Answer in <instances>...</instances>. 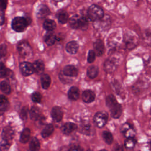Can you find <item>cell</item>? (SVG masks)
<instances>
[{
	"instance_id": "cell-1",
	"label": "cell",
	"mask_w": 151,
	"mask_h": 151,
	"mask_svg": "<svg viewBox=\"0 0 151 151\" xmlns=\"http://www.w3.org/2000/svg\"><path fill=\"white\" fill-rule=\"evenodd\" d=\"M106 105L109 108L111 116L114 119H118L122 114V108L121 105L117 103L115 97L112 95H109L106 99Z\"/></svg>"
},
{
	"instance_id": "cell-2",
	"label": "cell",
	"mask_w": 151,
	"mask_h": 151,
	"mask_svg": "<svg viewBox=\"0 0 151 151\" xmlns=\"http://www.w3.org/2000/svg\"><path fill=\"white\" fill-rule=\"evenodd\" d=\"M89 19L87 17H80L78 15H73L69 20L70 25L74 29L85 30L87 28Z\"/></svg>"
},
{
	"instance_id": "cell-3",
	"label": "cell",
	"mask_w": 151,
	"mask_h": 151,
	"mask_svg": "<svg viewBox=\"0 0 151 151\" xmlns=\"http://www.w3.org/2000/svg\"><path fill=\"white\" fill-rule=\"evenodd\" d=\"M103 16L104 11L100 6L93 4L88 8L87 12V17L89 21H96L103 18Z\"/></svg>"
},
{
	"instance_id": "cell-4",
	"label": "cell",
	"mask_w": 151,
	"mask_h": 151,
	"mask_svg": "<svg viewBox=\"0 0 151 151\" xmlns=\"http://www.w3.org/2000/svg\"><path fill=\"white\" fill-rule=\"evenodd\" d=\"M30 20L25 17H15L11 24L12 28L17 32L23 31L29 24Z\"/></svg>"
},
{
	"instance_id": "cell-5",
	"label": "cell",
	"mask_w": 151,
	"mask_h": 151,
	"mask_svg": "<svg viewBox=\"0 0 151 151\" xmlns=\"http://www.w3.org/2000/svg\"><path fill=\"white\" fill-rule=\"evenodd\" d=\"M108 120V114L105 111H101L96 113L94 116V123L98 127H103Z\"/></svg>"
},
{
	"instance_id": "cell-6",
	"label": "cell",
	"mask_w": 151,
	"mask_h": 151,
	"mask_svg": "<svg viewBox=\"0 0 151 151\" xmlns=\"http://www.w3.org/2000/svg\"><path fill=\"white\" fill-rule=\"evenodd\" d=\"M18 50L24 58H29L32 54V48L27 42H21L18 45Z\"/></svg>"
},
{
	"instance_id": "cell-7",
	"label": "cell",
	"mask_w": 151,
	"mask_h": 151,
	"mask_svg": "<svg viewBox=\"0 0 151 151\" xmlns=\"http://www.w3.org/2000/svg\"><path fill=\"white\" fill-rule=\"evenodd\" d=\"M21 73L24 76H28L32 74L34 71L33 65L28 62H23L20 64L19 66Z\"/></svg>"
},
{
	"instance_id": "cell-8",
	"label": "cell",
	"mask_w": 151,
	"mask_h": 151,
	"mask_svg": "<svg viewBox=\"0 0 151 151\" xmlns=\"http://www.w3.org/2000/svg\"><path fill=\"white\" fill-rule=\"evenodd\" d=\"M94 26L97 29H104L108 27L110 24V19L109 16L104 17L103 16V18L101 19L94 21Z\"/></svg>"
},
{
	"instance_id": "cell-9",
	"label": "cell",
	"mask_w": 151,
	"mask_h": 151,
	"mask_svg": "<svg viewBox=\"0 0 151 151\" xmlns=\"http://www.w3.org/2000/svg\"><path fill=\"white\" fill-rule=\"evenodd\" d=\"M50 14V11L48 7L44 5L41 4L38 5L36 10V15L38 18H43L48 16Z\"/></svg>"
},
{
	"instance_id": "cell-10",
	"label": "cell",
	"mask_w": 151,
	"mask_h": 151,
	"mask_svg": "<svg viewBox=\"0 0 151 151\" xmlns=\"http://www.w3.org/2000/svg\"><path fill=\"white\" fill-rule=\"evenodd\" d=\"M14 136V130L12 127L10 126L5 127L2 132V137L3 140L6 141L11 140Z\"/></svg>"
},
{
	"instance_id": "cell-11",
	"label": "cell",
	"mask_w": 151,
	"mask_h": 151,
	"mask_svg": "<svg viewBox=\"0 0 151 151\" xmlns=\"http://www.w3.org/2000/svg\"><path fill=\"white\" fill-rule=\"evenodd\" d=\"M51 117L55 122H60L63 116V112L59 107H54L51 110Z\"/></svg>"
},
{
	"instance_id": "cell-12",
	"label": "cell",
	"mask_w": 151,
	"mask_h": 151,
	"mask_svg": "<svg viewBox=\"0 0 151 151\" xmlns=\"http://www.w3.org/2000/svg\"><path fill=\"white\" fill-rule=\"evenodd\" d=\"M122 132L127 138L133 137L134 135V132L133 128L129 123H126L124 124L122 127Z\"/></svg>"
},
{
	"instance_id": "cell-13",
	"label": "cell",
	"mask_w": 151,
	"mask_h": 151,
	"mask_svg": "<svg viewBox=\"0 0 151 151\" xmlns=\"http://www.w3.org/2000/svg\"><path fill=\"white\" fill-rule=\"evenodd\" d=\"M94 52L97 56H101L104 52V45L103 41L100 40H96L94 43Z\"/></svg>"
},
{
	"instance_id": "cell-14",
	"label": "cell",
	"mask_w": 151,
	"mask_h": 151,
	"mask_svg": "<svg viewBox=\"0 0 151 151\" xmlns=\"http://www.w3.org/2000/svg\"><path fill=\"white\" fill-rule=\"evenodd\" d=\"M82 99L85 103H91L95 99V94L90 90H86L83 93Z\"/></svg>"
},
{
	"instance_id": "cell-15",
	"label": "cell",
	"mask_w": 151,
	"mask_h": 151,
	"mask_svg": "<svg viewBox=\"0 0 151 151\" xmlns=\"http://www.w3.org/2000/svg\"><path fill=\"white\" fill-rule=\"evenodd\" d=\"M116 67L115 61L112 60H107L104 63V70L108 73H113L116 69Z\"/></svg>"
},
{
	"instance_id": "cell-16",
	"label": "cell",
	"mask_w": 151,
	"mask_h": 151,
	"mask_svg": "<svg viewBox=\"0 0 151 151\" xmlns=\"http://www.w3.org/2000/svg\"><path fill=\"white\" fill-rule=\"evenodd\" d=\"M63 73L68 77H76L78 74V70L74 66L69 65L64 68Z\"/></svg>"
},
{
	"instance_id": "cell-17",
	"label": "cell",
	"mask_w": 151,
	"mask_h": 151,
	"mask_svg": "<svg viewBox=\"0 0 151 151\" xmlns=\"http://www.w3.org/2000/svg\"><path fill=\"white\" fill-rule=\"evenodd\" d=\"M77 129V126L73 123L68 122L65 123L62 126V131L64 134H68L72 133L73 131H74Z\"/></svg>"
},
{
	"instance_id": "cell-18",
	"label": "cell",
	"mask_w": 151,
	"mask_h": 151,
	"mask_svg": "<svg viewBox=\"0 0 151 151\" xmlns=\"http://www.w3.org/2000/svg\"><path fill=\"white\" fill-rule=\"evenodd\" d=\"M78 49V44L75 41H71L66 45V50L70 54H76Z\"/></svg>"
},
{
	"instance_id": "cell-19",
	"label": "cell",
	"mask_w": 151,
	"mask_h": 151,
	"mask_svg": "<svg viewBox=\"0 0 151 151\" xmlns=\"http://www.w3.org/2000/svg\"><path fill=\"white\" fill-rule=\"evenodd\" d=\"M44 40L48 45H52L57 40V36L53 32L50 31L45 35Z\"/></svg>"
},
{
	"instance_id": "cell-20",
	"label": "cell",
	"mask_w": 151,
	"mask_h": 151,
	"mask_svg": "<svg viewBox=\"0 0 151 151\" xmlns=\"http://www.w3.org/2000/svg\"><path fill=\"white\" fill-rule=\"evenodd\" d=\"M33 65L34 71L37 74H41L44 70V64L41 60H37L35 61Z\"/></svg>"
},
{
	"instance_id": "cell-21",
	"label": "cell",
	"mask_w": 151,
	"mask_h": 151,
	"mask_svg": "<svg viewBox=\"0 0 151 151\" xmlns=\"http://www.w3.org/2000/svg\"><path fill=\"white\" fill-rule=\"evenodd\" d=\"M68 97L71 100H76L79 97V91L77 87H72L68 92Z\"/></svg>"
},
{
	"instance_id": "cell-22",
	"label": "cell",
	"mask_w": 151,
	"mask_h": 151,
	"mask_svg": "<svg viewBox=\"0 0 151 151\" xmlns=\"http://www.w3.org/2000/svg\"><path fill=\"white\" fill-rule=\"evenodd\" d=\"M43 27L48 31H52L56 27V24L53 20L47 19L44 22Z\"/></svg>"
},
{
	"instance_id": "cell-23",
	"label": "cell",
	"mask_w": 151,
	"mask_h": 151,
	"mask_svg": "<svg viewBox=\"0 0 151 151\" xmlns=\"http://www.w3.org/2000/svg\"><path fill=\"white\" fill-rule=\"evenodd\" d=\"M57 18L61 24H65L68 21V14L65 11H60L57 14Z\"/></svg>"
},
{
	"instance_id": "cell-24",
	"label": "cell",
	"mask_w": 151,
	"mask_h": 151,
	"mask_svg": "<svg viewBox=\"0 0 151 151\" xmlns=\"http://www.w3.org/2000/svg\"><path fill=\"white\" fill-rule=\"evenodd\" d=\"M41 82L42 88L44 89H47L51 84V78L50 76L47 74L42 75L41 77Z\"/></svg>"
},
{
	"instance_id": "cell-25",
	"label": "cell",
	"mask_w": 151,
	"mask_h": 151,
	"mask_svg": "<svg viewBox=\"0 0 151 151\" xmlns=\"http://www.w3.org/2000/svg\"><path fill=\"white\" fill-rule=\"evenodd\" d=\"M87 76L91 78H94L97 77L99 73V68L96 65H92L88 68L87 69Z\"/></svg>"
},
{
	"instance_id": "cell-26",
	"label": "cell",
	"mask_w": 151,
	"mask_h": 151,
	"mask_svg": "<svg viewBox=\"0 0 151 151\" xmlns=\"http://www.w3.org/2000/svg\"><path fill=\"white\" fill-rule=\"evenodd\" d=\"M53 131H54L53 126L51 124H47L42 130L41 135L44 138L48 137L52 133Z\"/></svg>"
},
{
	"instance_id": "cell-27",
	"label": "cell",
	"mask_w": 151,
	"mask_h": 151,
	"mask_svg": "<svg viewBox=\"0 0 151 151\" xmlns=\"http://www.w3.org/2000/svg\"><path fill=\"white\" fill-rule=\"evenodd\" d=\"M30 137V130L28 128H25L21 132L20 136V142L22 143L27 142Z\"/></svg>"
},
{
	"instance_id": "cell-28",
	"label": "cell",
	"mask_w": 151,
	"mask_h": 151,
	"mask_svg": "<svg viewBox=\"0 0 151 151\" xmlns=\"http://www.w3.org/2000/svg\"><path fill=\"white\" fill-rule=\"evenodd\" d=\"M0 88L1 91L5 94H9L11 93V87L9 82L6 80H4L1 83Z\"/></svg>"
},
{
	"instance_id": "cell-29",
	"label": "cell",
	"mask_w": 151,
	"mask_h": 151,
	"mask_svg": "<svg viewBox=\"0 0 151 151\" xmlns=\"http://www.w3.org/2000/svg\"><path fill=\"white\" fill-rule=\"evenodd\" d=\"M29 115L30 118L32 120H37L40 118V110L37 107L33 106L30 110Z\"/></svg>"
},
{
	"instance_id": "cell-30",
	"label": "cell",
	"mask_w": 151,
	"mask_h": 151,
	"mask_svg": "<svg viewBox=\"0 0 151 151\" xmlns=\"http://www.w3.org/2000/svg\"><path fill=\"white\" fill-rule=\"evenodd\" d=\"M40 145L38 140L36 137H33L29 143V149L31 150L35 151L40 149Z\"/></svg>"
},
{
	"instance_id": "cell-31",
	"label": "cell",
	"mask_w": 151,
	"mask_h": 151,
	"mask_svg": "<svg viewBox=\"0 0 151 151\" xmlns=\"http://www.w3.org/2000/svg\"><path fill=\"white\" fill-rule=\"evenodd\" d=\"M103 138L105 142L107 144H111L113 142V138L111 133L108 131H104L103 133Z\"/></svg>"
},
{
	"instance_id": "cell-32",
	"label": "cell",
	"mask_w": 151,
	"mask_h": 151,
	"mask_svg": "<svg viewBox=\"0 0 151 151\" xmlns=\"http://www.w3.org/2000/svg\"><path fill=\"white\" fill-rule=\"evenodd\" d=\"M10 71L5 67L4 64L0 62V77H5L9 75Z\"/></svg>"
},
{
	"instance_id": "cell-33",
	"label": "cell",
	"mask_w": 151,
	"mask_h": 151,
	"mask_svg": "<svg viewBox=\"0 0 151 151\" xmlns=\"http://www.w3.org/2000/svg\"><path fill=\"white\" fill-rule=\"evenodd\" d=\"M135 143L136 140L133 139V137L127 138V140H126L124 143V146L127 149H131L134 147Z\"/></svg>"
},
{
	"instance_id": "cell-34",
	"label": "cell",
	"mask_w": 151,
	"mask_h": 151,
	"mask_svg": "<svg viewBox=\"0 0 151 151\" xmlns=\"http://www.w3.org/2000/svg\"><path fill=\"white\" fill-rule=\"evenodd\" d=\"M10 147V144L8 143V141L3 140L0 143V150L4 151V150H7L9 149Z\"/></svg>"
},
{
	"instance_id": "cell-35",
	"label": "cell",
	"mask_w": 151,
	"mask_h": 151,
	"mask_svg": "<svg viewBox=\"0 0 151 151\" xmlns=\"http://www.w3.org/2000/svg\"><path fill=\"white\" fill-rule=\"evenodd\" d=\"M32 100L34 102L40 103L41 100V95L38 92H35L32 95Z\"/></svg>"
},
{
	"instance_id": "cell-36",
	"label": "cell",
	"mask_w": 151,
	"mask_h": 151,
	"mask_svg": "<svg viewBox=\"0 0 151 151\" xmlns=\"http://www.w3.org/2000/svg\"><path fill=\"white\" fill-rule=\"evenodd\" d=\"M96 58V52L93 50H90L88 54L87 61L90 63H93Z\"/></svg>"
},
{
	"instance_id": "cell-37",
	"label": "cell",
	"mask_w": 151,
	"mask_h": 151,
	"mask_svg": "<svg viewBox=\"0 0 151 151\" xmlns=\"http://www.w3.org/2000/svg\"><path fill=\"white\" fill-rule=\"evenodd\" d=\"M28 107H24L22 109L20 112V117L22 120H25L27 119V114H28Z\"/></svg>"
},
{
	"instance_id": "cell-38",
	"label": "cell",
	"mask_w": 151,
	"mask_h": 151,
	"mask_svg": "<svg viewBox=\"0 0 151 151\" xmlns=\"http://www.w3.org/2000/svg\"><path fill=\"white\" fill-rule=\"evenodd\" d=\"M6 54V45L4 44L0 45V58L4 57Z\"/></svg>"
},
{
	"instance_id": "cell-39",
	"label": "cell",
	"mask_w": 151,
	"mask_h": 151,
	"mask_svg": "<svg viewBox=\"0 0 151 151\" xmlns=\"http://www.w3.org/2000/svg\"><path fill=\"white\" fill-rule=\"evenodd\" d=\"M8 4V0H0V9L4 10L6 9Z\"/></svg>"
},
{
	"instance_id": "cell-40",
	"label": "cell",
	"mask_w": 151,
	"mask_h": 151,
	"mask_svg": "<svg viewBox=\"0 0 151 151\" xmlns=\"http://www.w3.org/2000/svg\"><path fill=\"white\" fill-rule=\"evenodd\" d=\"M8 103L7 98L4 95H0V104H4Z\"/></svg>"
},
{
	"instance_id": "cell-41",
	"label": "cell",
	"mask_w": 151,
	"mask_h": 151,
	"mask_svg": "<svg viewBox=\"0 0 151 151\" xmlns=\"http://www.w3.org/2000/svg\"><path fill=\"white\" fill-rule=\"evenodd\" d=\"M4 14L2 11H0V25H2L4 23Z\"/></svg>"
},
{
	"instance_id": "cell-42",
	"label": "cell",
	"mask_w": 151,
	"mask_h": 151,
	"mask_svg": "<svg viewBox=\"0 0 151 151\" xmlns=\"http://www.w3.org/2000/svg\"><path fill=\"white\" fill-rule=\"evenodd\" d=\"M69 150H82L83 149L81 148L80 146H77V145L76 146V145H74V146H71V147L69 149Z\"/></svg>"
},
{
	"instance_id": "cell-43",
	"label": "cell",
	"mask_w": 151,
	"mask_h": 151,
	"mask_svg": "<svg viewBox=\"0 0 151 151\" xmlns=\"http://www.w3.org/2000/svg\"><path fill=\"white\" fill-rule=\"evenodd\" d=\"M54 1L56 2H60V1H62L63 0H54Z\"/></svg>"
},
{
	"instance_id": "cell-44",
	"label": "cell",
	"mask_w": 151,
	"mask_h": 151,
	"mask_svg": "<svg viewBox=\"0 0 151 151\" xmlns=\"http://www.w3.org/2000/svg\"><path fill=\"white\" fill-rule=\"evenodd\" d=\"M150 145H151V142H150Z\"/></svg>"
}]
</instances>
